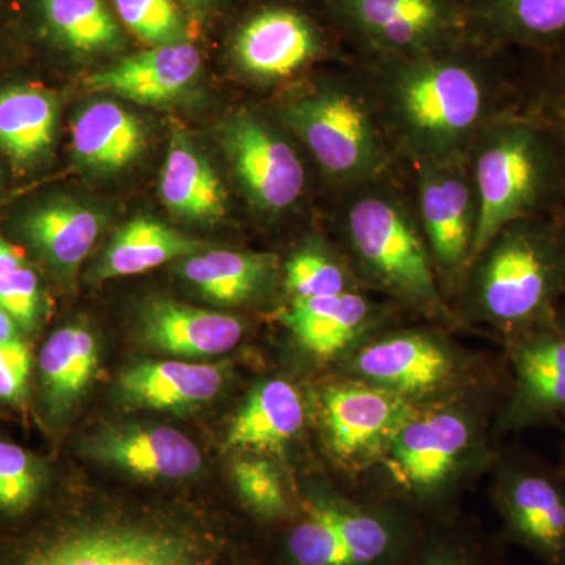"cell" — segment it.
Here are the masks:
<instances>
[{"mask_svg": "<svg viewBox=\"0 0 565 565\" xmlns=\"http://www.w3.org/2000/svg\"><path fill=\"white\" fill-rule=\"evenodd\" d=\"M364 74L397 158L411 166L467 154L478 132L505 110L503 82L478 41L373 58Z\"/></svg>", "mask_w": 565, "mask_h": 565, "instance_id": "cell-1", "label": "cell"}, {"mask_svg": "<svg viewBox=\"0 0 565 565\" xmlns=\"http://www.w3.org/2000/svg\"><path fill=\"white\" fill-rule=\"evenodd\" d=\"M478 196L476 262L509 223L537 217L565 188V151L530 111L505 109L487 122L468 150Z\"/></svg>", "mask_w": 565, "mask_h": 565, "instance_id": "cell-2", "label": "cell"}, {"mask_svg": "<svg viewBox=\"0 0 565 565\" xmlns=\"http://www.w3.org/2000/svg\"><path fill=\"white\" fill-rule=\"evenodd\" d=\"M278 118L340 191L392 178L397 161L366 74L319 82L282 104Z\"/></svg>", "mask_w": 565, "mask_h": 565, "instance_id": "cell-3", "label": "cell"}, {"mask_svg": "<svg viewBox=\"0 0 565 565\" xmlns=\"http://www.w3.org/2000/svg\"><path fill=\"white\" fill-rule=\"evenodd\" d=\"M341 228L367 280L424 315L448 318L415 203L392 178L345 192Z\"/></svg>", "mask_w": 565, "mask_h": 565, "instance_id": "cell-4", "label": "cell"}, {"mask_svg": "<svg viewBox=\"0 0 565 565\" xmlns=\"http://www.w3.org/2000/svg\"><path fill=\"white\" fill-rule=\"evenodd\" d=\"M475 313L500 329L526 332L556 316L565 291V233L542 215L509 223L471 264Z\"/></svg>", "mask_w": 565, "mask_h": 565, "instance_id": "cell-5", "label": "cell"}, {"mask_svg": "<svg viewBox=\"0 0 565 565\" xmlns=\"http://www.w3.org/2000/svg\"><path fill=\"white\" fill-rule=\"evenodd\" d=\"M373 58L451 50L475 39L465 0H323Z\"/></svg>", "mask_w": 565, "mask_h": 565, "instance_id": "cell-6", "label": "cell"}, {"mask_svg": "<svg viewBox=\"0 0 565 565\" xmlns=\"http://www.w3.org/2000/svg\"><path fill=\"white\" fill-rule=\"evenodd\" d=\"M416 215L438 277L470 270L479 206L467 154L412 163Z\"/></svg>", "mask_w": 565, "mask_h": 565, "instance_id": "cell-7", "label": "cell"}, {"mask_svg": "<svg viewBox=\"0 0 565 565\" xmlns=\"http://www.w3.org/2000/svg\"><path fill=\"white\" fill-rule=\"evenodd\" d=\"M288 134L250 110L222 125L223 152L248 203L262 214L291 211L307 188L305 163Z\"/></svg>", "mask_w": 565, "mask_h": 565, "instance_id": "cell-8", "label": "cell"}, {"mask_svg": "<svg viewBox=\"0 0 565 565\" xmlns=\"http://www.w3.org/2000/svg\"><path fill=\"white\" fill-rule=\"evenodd\" d=\"M20 565H212V555L199 539L182 531L107 525L62 535Z\"/></svg>", "mask_w": 565, "mask_h": 565, "instance_id": "cell-9", "label": "cell"}, {"mask_svg": "<svg viewBox=\"0 0 565 565\" xmlns=\"http://www.w3.org/2000/svg\"><path fill=\"white\" fill-rule=\"evenodd\" d=\"M494 504L505 541L544 565H565V478L544 465L514 460L504 468Z\"/></svg>", "mask_w": 565, "mask_h": 565, "instance_id": "cell-10", "label": "cell"}, {"mask_svg": "<svg viewBox=\"0 0 565 565\" xmlns=\"http://www.w3.org/2000/svg\"><path fill=\"white\" fill-rule=\"evenodd\" d=\"M415 412L412 401L363 381L329 386L322 396L327 444L349 467L384 457L394 435Z\"/></svg>", "mask_w": 565, "mask_h": 565, "instance_id": "cell-11", "label": "cell"}, {"mask_svg": "<svg viewBox=\"0 0 565 565\" xmlns=\"http://www.w3.org/2000/svg\"><path fill=\"white\" fill-rule=\"evenodd\" d=\"M471 440V424L460 412L416 411L394 435L382 459L399 489L418 500H430L456 473Z\"/></svg>", "mask_w": 565, "mask_h": 565, "instance_id": "cell-12", "label": "cell"}, {"mask_svg": "<svg viewBox=\"0 0 565 565\" xmlns=\"http://www.w3.org/2000/svg\"><path fill=\"white\" fill-rule=\"evenodd\" d=\"M515 385L504 429L519 430L565 418V321H548L512 337Z\"/></svg>", "mask_w": 565, "mask_h": 565, "instance_id": "cell-13", "label": "cell"}, {"mask_svg": "<svg viewBox=\"0 0 565 565\" xmlns=\"http://www.w3.org/2000/svg\"><path fill=\"white\" fill-rule=\"evenodd\" d=\"M353 370L367 384L414 401L445 388L455 377V353L429 333L388 334L364 345Z\"/></svg>", "mask_w": 565, "mask_h": 565, "instance_id": "cell-14", "label": "cell"}, {"mask_svg": "<svg viewBox=\"0 0 565 565\" xmlns=\"http://www.w3.org/2000/svg\"><path fill=\"white\" fill-rule=\"evenodd\" d=\"M321 33L310 18L286 7H270L241 25L233 43L237 66L263 82L289 79L318 61Z\"/></svg>", "mask_w": 565, "mask_h": 565, "instance_id": "cell-15", "label": "cell"}, {"mask_svg": "<svg viewBox=\"0 0 565 565\" xmlns=\"http://www.w3.org/2000/svg\"><path fill=\"white\" fill-rule=\"evenodd\" d=\"M87 452L99 462L151 481L191 478L203 467L199 446L167 426L107 427L87 441Z\"/></svg>", "mask_w": 565, "mask_h": 565, "instance_id": "cell-16", "label": "cell"}, {"mask_svg": "<svg viewBox=\"0 0 565 565\" xmlns=\"http://www.w3.org/2000/svg\"><path fill=\"white\" fill-rule=\"evenodd\" d=\"M202 54L188 41L156 46L96 71L88 90L109 93L143 106H163L180 98L199 77Z\"/></svg>", "mask_w": 565, "mask_h": 565, "instance_id": "cell-17", "label": "cell"}, {"mask_svg": "<svg viewBox=\"0 0 565 565\" xmlns=\"http://www.w3.org/2000/svg\"><path fill=\"white\" fill-rule=\"evenodd\" d=\"M140 333L156 351L182 359H204L236 348L244 337V323L218 311L156 299L141 308Z\"/></svg>", "mask_w": 565, "mask_h": 565, "instance_id": "cell-18", "label": "cell"}, {"mask_svg": "<svg viewBox=\"0 0 565 565\" xmlns=\"http://www.w3.org/2000/svg\"><path fill=\"white\" fill-rule=\"evenodd\" d=\"M226 381L225 366L158 360L141 362L120 375L126 404L148 411L182 412L210 403Z\"/></svg>", "mask_w": 565, "mask_h": 565, "instance_id": "cell-19", "label": "cell"}, {"mask_svg": "<svg viewBox=\"0 0 565 565\" xmlns=\"http://www.w3.org/2000/svg\"><path fill=\"white\" fill-rule=\"evenodd\" d=\"M475 39L565 51V0H470Z\"/></svg>", "mask_w": 565, "mask_h": 565, "instance_id": "cell-20", "label": "cell"}, {"mask_svg": "<svg viewBox=\"0 0 565 565\" xmlns=\"http://www.w3.org/2000/svg\"><path fill=\"white\" fill-rule=\"evenodd\" d=\"M278 274L270 253L203 250L182 259L181 275L203 297L223 307H237L263 296Z\"/></svg>", "mask_w": 565, "mask_h": 565, "instance_id": "cell-21", "label": "cell"}, {"mask_svg": "<svg viewBox=\"0 0 565 565\" xmlns=\"http://www.w3.org/2000/svg\"><path fill=\"white\" fill-rule=\"evenodd\" d=\"M373 305L348 291L318 299L291 300L282 322L305 351L332 359L345 351L373 321Z\"/></svg>", "mask_w": 565, "mask_h": 565, "instance_id": "cell-22", "label": "cell"}, {"mask_svg": "<svg viewBox=\"0 0 565 565\" xmlns=\"http://www.w3.org/2000/svg\"><path fill=\"white\" fill-rule=\"evenodd\" d=\"M161 202L177 217L217 223L228 214V192L191 141L173 134L159 182Z\"/></svg>", "mask_w": 565, "mask_h": 565, "instance_id": "cell-23", "label": "cell"}, {"mask_svg": "<svg viewBox=\"0 0 565 565\" xmlns=\"http://www.w3.org/2000/svg\"><path fill=\"white\" fill-rule=\"evenodd\" d=\"M302 397L289 382L274 379L253 390L226 435V446L244 451L281 452L302 430Z\"/></svg>", "mask_w": 565, "mask_h": 565, "instance_id": "cell-24", "label": "cell"}, {"mask_svg": "<svg viewBox=\"0 0 565 565\" xmlns=\"http://www.w3.org/2000/svg\"><path fill=\"white\" fill-rule=\"evenodd\" d=\"M71 140L76 161L102 173L126 169L147 147L139 118L111 102L85 107L73 122Z\"/></svg>", "mask_w": 565, "mask_h": 565, "instance_id": "cell-25", "label": "cell"}, {"mask_svg": "<svg viewBox=\"0 0 565 565\" xmlns=\"http://www.w3.org/2000/svg\"><path fill=\"white\" fill-rule=\"evenodd\" d=\"M103 225L102 214L90 206L57 200L29 212L22 230L29 243L52 267L71 274L90 255Z\"/></svg>", "mask_w": 565, "mask_h": 565, "instance_id": "cell-26", "label": "cell"}, {"mask_svg": "<svg viewBox=\"0 0 565 565\" xmlns=\"http://www.w3.org/2000/svg\"><path fill=\"white\" fill-rule=\"evenodd\" d=\"M204 247L202 241L141 215L114 234L95 270V278L103 281L145 274L162 264L203 252Z\"/></svg>", "mask_w": 565, "mask_h": 565, "instance_id": "cell-27", "label": "cell"}, {"mask_svg": "<svg viewBox=\"0 0 565 565\" xmlns=\"http://www.w3.org/2000/svg\"><path fill=\"white\" fill-rule=\"evenodd\" d=\"M96 370L98 344L90 330L68 326L52 333L40 353L41 386L52 414H66L79 403Z\"/></svg>", "mask_w": 565, "mask_h": 565, "instance_id": "cell-28", "label": "cell"}, {"mask_svg": "<svg viewBox=\"0 0 565 565\" xmlns=\"http://www.w3.org/2000/svg\"><path fill=\"white\" fill-rule=\"evenodd\" d=\"M57 102L36 87H11L0 92V150L14 162L32 163L43 158L54 141Z\"/></svg>", "mask_w": 565, "mask_h": 565, "instance_id": "cell-29", "label": "cell"}, {"mask_svg": "<svg viewBox=\"0 0 565 565\" xmlns=\"http://www.w3.org/2000/svg\"><path fill=\"white\" fill-rule=\"evenodd\" d=\"M41 10L55 39L76 54H103L120 46V25L104 0H41Z\"/></svg>", "mask_w": 565, "mask_h": 565, "instance_id": "cell-30", "label": "cell"}, {"mask_svg": "<svg viewBox=\"0 0 565 565\" xmlns=\"http://www.w3.org/2000/svg\"><path fill=\"white\" fill-rule=\"evenodd\" d=\"M282 286L291 300L355 291L344 263L318 239L302 245L289 256L282 266Z\"/></svg>", "mask_w": 565, "mask_h": 565, "instance_id": "cell-31", "label": "cell"}, {"mask_svg": "<svg viewBox=\"0 0 565 565\" xmlns=\"http://www.w3.org/2000/svg\"><path fill=\"white\" fill-rule=\"evenodd\" d=\"M234 486L253 514L277 522L292 514L280 471L270 460L258 456L239 457L232 468Z\"/></svg>", "mask_w": 565, "mask_h": 565, "instance_id": "cell-32", "label": "cell"}, {"mask_svg": "<svg viewBox=\"0 0 565 565\" xmlns=\"http://www.w3.org/2000/svg\"><path fill=\"white\" fill-rule=\"evenodd\" d=\"M122 24L150 46L182 41V18L173 0H111Z\"/></svg>", "mask_w": 565, "mask_h": 565, "instance_id": "cell-33", "label": "cell"}, {"mask_svg": "<svg viewBox=\"0 0 565 565\" xmlns=\"http://www.w3.org/2000/svg\"><path fill=\"white\" fill-rule=\"evenodd\" d=\"M44 476L35 457L20 446L0 441V509L24 512L35 503Z\"/></svg>", "mask_w": 565, "mask_h": 565, "instance_id": "cell-34", "label": "cell"}, {"mask_svg": "<svg viewBox=\"0 0 565 565\" xmlns=\"http://www.w3.org/2000/svg\"><path fill=\"white\" fill-rule=\"evenodd\" d=\"M401 565H501L482 546L456 535H430L416 542Z\"/></svg>", "mask_w": 565, "mask_h": 565, "instance_id": "cell-35", "label": "cell"}, {"mask_svg": "<svg viewBox=\"0 0 565 565\" xmlns=\"http://www.w3.org/2000/svg\"><path fill=\"white\" fill-rule=\"evenodd\" d=\"M0 305L22 329H33L40 311V282L36 274L21 266L0 278Z\"/></svg>", "mask_w": 565, "mask_h": 565, "instance_id": "cell-36", "label": "cell"}, {"mask_svg": "<svg viewBox=\"0 0 565 565\" xmlns=\"http://www.w3.org/2000/svg\"><path fill=\"white\" fill-rule=\"evenodd\" d=\"M531 115L544 122L565 151V58L539 85Z\"/></svg>", "mask_w": 565, "mask_h": 565, "instance_id": "cell-37", "label": "cell"}, {"mask_svg": "<svg viewBox=\"0 0 565 565\" xmlns=\"http://www.w3.org/2000/svg\"><path fill=\"white\" fill-rule=\"evenodd\" d=\"M32 370L29 345L17 340L0 344V399L18 403L28 393Z\"/></svg>", "mask_w": 565, "mask_h": 565, "instance_id": "cell-38", "label": "cell"}, {"mask_svg": "<svg viewBox=\"0 0 565 565\" xmlns=\"http://www.w3.org/2000/svg\"><path fill=\"white\" fill-rule=\"evenodd\" d=\"M24 266L22 264V258L20 253L17 252V248L0 237V278L6 277L13 270H17L18 267Z\"/></svg>", "mask_w": 565, "mask_h": 565, "instance_id": "cell-39", "label": "cell"}, {"mask_svg": "<svg viewBox=\"0 0 565 565\" xmlns=\"http://www.w3.org/2000/svg\"><path fill=\"white\" fill-rule=\"evenodd\" d=\"M18 323L9 315V311L0 305V344L17 340Z\"/></svg>", "mask_w": 565, "mask_h": 565, "instance_id": "cell-40", "label": "cell"}, {"mask_svg": "<svg viewBox=\"0 0 565 565\" xmlns=\"http://www.w3.org/2000/svg\"><path fill=\"white\" fill-rule=\"evenodd\" d=\"M182 6L188 7L192 13L202 14L207 13L211 10V7L214 6L215 0H181Z\"/></svg>", "mask_w": 565, "mask_h": 565, "instance_id": "cell-41", "label": "cell"}, {"mask_svg": "<svg viewBox=\"0 0 565 565\" xmlns=\"http://www.w3.org/2000/svg\"><path fill=\"white\" fill-rule=\"evenodd\" d=\"M561 226H563V230H564V233H565V212H564V223Z\"/></svg>", "mask_w": 565, "mask_h": 565, "instance_id": "cell-42", "label": "cell"}]
</instances>
